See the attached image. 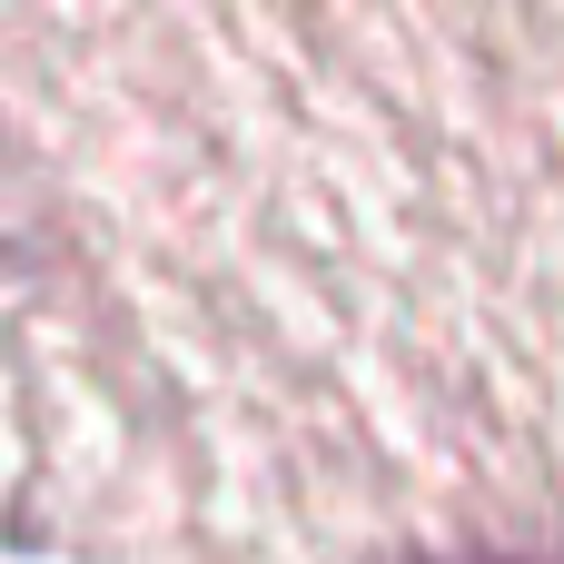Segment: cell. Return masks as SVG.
Returning a JSON list of instances; mask_svg holds the SVG:
<instances>
[{"instance_id":"obj_1","label":"cell","mask_w":564,"mask_h":564,"mask_svg":"<svg viewBox=\"0 0 564 564\" xmlns=\"http://www.w3.org/2000/svg\"><path fill=\"white\" fill-rule=\"evenodd\" d=\"M436 564H535V555H436Z\"/></svg>"}]
</instances>
